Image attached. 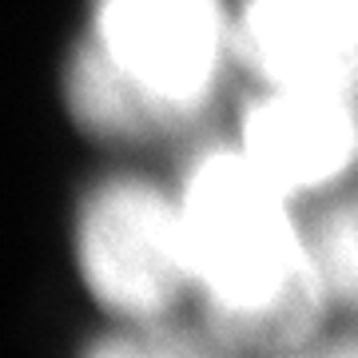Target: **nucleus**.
I'll return each instance as SVG.
<instances>
[{"mask_svg": "<svg viewBox=\"0 0 358 358\" xmlns=\"http://www.w3.org/2000/svg\"><path fill=\"white\" fill-rule=\"evenodd\" d=\"M179 219L203 303H255L307 267V235L291 215V192L239 148L211 143L179 183Z\"/></svg>", "mask_w": 358, "mask_h": 358, "instance_id": "nucleus-1", "label": "nucleus"}, {"mask_svg": "<svg viewBox=\"0 0 358 358\" xmlns=\"http://www.w3.org/2000/svg\"><path fill=\"white\" fill-rule=\"evenodd\" d=\"M243 152L287 192L331 187L358 164V96L263 84L243 112Z\"/></svg>", "mask_w": 358, "mask_h": 358, "instance_id": "nucleus-4", "label": "nucleus"}, {"mask_svg": "<svg viewBox=\"0 0 358 358\" xmlns=\"http://www.w3.org/2000/svg\"><path fill=\"white\" fill-rule=\"evenodd\" d=\"M235 64L263 84L358 96V0H243Z\"/></svg>", "mask_w": 358, "mask_h": 358, "instance_id": "nucleus-5", "label": "nucleus"}, {"mask_svg": "<svg viewBox=\"0 0 358 358\" xmlns=\"http://www.w3.org/2000/svg\"><path fill=\"white\" fill-rule=\"evenodd\" d=\"M76 263L96 303L124 327L164 322L195 287L179 199L140 176H112L84 195Z\"/></svg>", "mask_w": 358, "mask_h": 358, "instance_id": "nucleus-2", "label": "nucleus"}, {"mask_svg": "<svg viewBox=\"0 0 358 358\" xmlns=\"http://www.w3.org/2000/svg\"><path fill=\"white\" fill-rule=\"evenodd\" d=\"M307 251L331 303L358 310V192L331 203L307 231Z\"/></svg>", "mask_w": 358, "mask_h": 358, "instance_id": "nucleus-8", "label": "nucleus"}, {"mask_svg": "<svg viewBox=\"0 0 358 358\" xmlns=\"http://www.w3.org/2000/svg\"><path fill=\"white\" fill-rule=\"evenodd\" d=\"M92 40L183 128L207 112L235 60L223 0H92Z\"/></svg>", "mask_w": 358, "mask_h": 358, "instance_id": "nucleus-3", "label": "nucleus"}, {"mask_svg": "<svg viewBox=\"0 0 358 358\" xmlns=\"http://www.w3.org/2000/svg\"><path fill=\"white\" fill-rule=\"evenodd\" d=\"M64 100L80 128L103 140H148L164 131H183L176 115L148 96L92 36H84L68 56Z\"/></svg>", "mask_w": 358, "mask_h": 358, "instance_id": "nucleus-6", "label": "nucleus"}, {"mask_svg": "<svg viewBox=\"0 0 358 358\" xmlns=\"http://www.w3.org/2000/svg\"><path fill=\"white\" fill-rule=\"evenodd\" d=\"M327 350H331V355H358V331L346 334V338H331Z\"/></svg>", "mask_w": 358, "mask_h": 358, "instance_id": "nucleus-9", "label": "nucleus"}, {"mask_svg": "<svg viewBox=\"0 0 358 358\" xmlns=\"http://www.w3.org/2000/svg\"><path fill=\"white\" fill-rule=\"evenodd\" d=\"M327 307L331 294L322 287L315 259H307V267L267 299L239 307L203 303L199 331L211 338L215 350H294V346H310Z\"/></svg>", "mask_w": 358, "mask_h": 358, "instance_id": "nucleus-7", "label": "nucleus"}]
</instances>
